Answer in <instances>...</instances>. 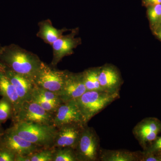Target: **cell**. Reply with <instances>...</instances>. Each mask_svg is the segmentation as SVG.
Here are the masks:
<instances>
[{
    "label": "cell",
    "mask_w": 161,
    "mask_h": 161,
    "mask_svg": "<svg viewBox=\"0 0 161 161\" xmlns=\"http://www.w3.org/2000/svg\"><path fill=\"white\" fill-rule=\"evenodd\" d=\"M0 146L5 147L17 156H28L36 152L42 147L26 140L15 132L12 127L4 132Z\"/></svg>",
    "instance_id": "cell-7"
},
{
    "label": "cell",
    "mask_w": 161,
    "mask_h": 161,
    "mask_svg": "<svg viewBox=\"0 0 161 161\" xmlns=\"http://www.w3.org/2000/svg\"><path fill=\"white\" fill-rule=\"evenodd\" d=\"M98 80L103 91L111 93H119L124 80L119 69L111 64L99 66Z\"/></svg>",
    "instance_id": "cell-13"
},
{
    "label": "cell",
    "mask_w": 161,
    "mask_h": 161,
    "mask_svg": "<svg viewBox=\"0 0 161 161\" xmlns=\"http://www.w3.org/2000/svg\"><path fill=\"white\" fill-rule=\"evenodd\" d=\"M33 97L42 98L58 105H60V104L63 103L60 100V97L58 94L48 90L36 86L33 92L32 98Z\"/></svg>",
    "instance_id": "cell-21"
},
{
    "label": "cell",
    "mask_w": 161,
    "mask_h": 161,
    "mask_svg": "<svg viewBox=\"0 0 161 161\" xmlns=\"http://www.w3.org/2000/svg\"><path fill=\"white\" fill-rule=\"evenodd\" d=\"M15 132L26 140L43 148H52L57 127L53 125L17 122L12 127Z\"/></svg>",
    "instance_id": "cell-2"
},
{
    "label": "cell",
    "mask_w": 161,
    "mask_h": 161,
    "mask_svg": "<svg viewBox=\"0 0 161 161\" xmlns=\"http://www.w3.org/2000/svg\"><path fill=\"white\" fill-rule=\"evenodd\" d=\"M146 151L157 154L161 152V133L148 147Z\"/></svg>",
    "instance_id": "cell-27"
},
{
    "label": "cell",
    "mask_w": 161,
    "mask_h": 161,
    "mask_svg": "<svg viewBox=\"0 0 161 161\" xmlns=\"http://www.w3.org/2000/svg\"><path fill=\"white\" fill-rule=\"evenodd\" d=\"M31 100H33L35 102L39 104L40 106L42 107L44 109L52 113H55L58 110V107L59 106L58 105L38 97H32Z\"/></svg>",
    "instance_id": "cell-24"
},
{
    "label": "cell",
    "mask_w": 161,
    "mask_h": 161,
    "mask_svg": "<svg viewBox=\"0 0 161 161\" xmlns=\"http://www.w3.org/2000/svg\"><path fill=\"white\" fill-rule=\"evenodd\" d=\"M53 161H78L76 151L70 147L54 149Z\"/></svg>",
    "instance_id": "cell-20"
},
{
    "label": "cell",
    "mask_w": 161,
    "mask_h": 161,
    "mask_svg": "<svg viewBox=\"0 0 161 161\" xmlns=\"http://www.w3.org/2000/svg\"><path fill=\"white\" fill-rule=\"evenodd\" d=\"M86 125L69 124L57 127V133L52 148L70 147L75 150L80 134Z\"/></svg>",
    "instance_id": "cell-12"
},
{
    "label": "cell",
    "mask_w": 161,
    "mask_h": 161,
    "mask_svg": "<svg viewBox=\"0 0 161 161\" xmlns=\"http://www.w3.org/2000/svg\"><path fill=\"white\" fill-rule=\"evenodd\" d=\"M119 98V93L111 94L103 91H86L76 103L88 123L94 116Z\"/></svg>",
    "instance_id": "cell-3"
},
{
    "label": "cell",
    "mask_w": 161,
    "mask_h": 161,
    "mask_svg": "<svg viewBox=\"0 0 161 161\" xmlns=\"http://www.w3.org/2000/svg\"><path fill=\"white\" fill-rule=\"evenodd\" d=\"M79 28L71 30L70 33L62 35L52 44L53 58L51 65L56 67L64 57L74 53V49L81 43L80 38L76 37Z\"/></svg>",
    "instance_id": "cell-9"
},
{
    "label": "cell",
    "mask_w": 161,
    "mask_h": 161,
    "mask_svg": "<svg viewBox=\"0 0 161 161\" xmlns=\"http://www.w3.org/2000/svg\"><path fill=\"white\" fill-rule=\"evenodd\" d=\"M152 33L161 42V26H159Z\"/></svg>",
    "instance_id": "cell-29"
},
{
    "label": "cell",
    "mask_w": 161,
    "mask_h": 161,
    "mask_svg": "<svg viewBox=\"0 0 161 161\" xmlns=\"http://www.w3.org/2000/svg\"><path fill=\"white\" fill-rule=\"evenodd\" d=\"M54 114L44 109L39 104L31 100L22 104L13 120L14 123L24 122L54 125Z\"/></svg>",
    "instance_id": "cell-6"
},
{
    "label": "cell",
    "mask_w": 161,
    "mask_h": 161,
    "mask_svg": "<svg viewBox=\"0 0 161 161\" xmlns=\"http://www.w3.org/2000/svg\"><path fill=\"white\" fill-rule=\"evenodd\" d=\"M0 95L6 98L11 103L13 108L12 119L19 112L22 103L15 88L9 78L0 69Z\"/></svg>",
    "instance_id": "cell-15"
},
{
    "label": "cell",
    "mask_w": 161,
    "mask_h": 161,
    "mask_svg": "<svg viewBox=\"0 0 161 161\" xmlns=\"http://www.w3.org/2000/svg\"><path fill=\"white\" fill-rule=\"evenodd\" d=\"M42 61L34 78L36 86L59 95L68 70H60Z\"/></svg>",
    "instance_id": "cell-5"
},
{
    "label": "cell",
    "mask_w": 161,
    "mask_h": 161,
    "mask_svg": "<svg viewBox=\"0 0 161 161\" xmlns=\"http://www.w3.org/2000/svg\"><path fill=\"white\" fill-rule=\"evenodd\" d=\"M54 149L43 148L30 155L31 161H53Z\"/></svg>",
    "instance_id": "cell-23"
},
{
    "label": "cell",
    "mask_w": 161,
    "mask_h": 161,
    "mask_svg": "<svg viewBox=\"0 0 161 161\" xmlns=\"http://www.w3.org/2000/svg\"><path fill=\"white\" fill-rule=\"evenodd\" d=\"M86 91L82 72L75 73L68 71L62 89L58 95L62 102H66L76 100Z\"/></svg>",
    "instance_id": "cell-11"
},
{
    "label": "cell",
    "mask_w": 161,
    "mask_h": 161,
    "mask_svg": "<svg viewBox=\"0 0 161 161\" xmlns=\"http://www.w3.org/2000/svg\"><path fill=\"white\" fill-rule=\"evenodd\" d=\"M16 155L5 147L0 146V161H15Z\"/></svg>",
    "instance_id": "cell-26"
},
{
    "label": "cell",
    "mask_w": 161,
    "mask_h": 161,
    "mask_svg": "<svg viewBox=\"0 0 161 161\" xmlns=\"http://www.w3.org/2000/svg\"><path fill=\"white\" fill-rule=\"evenodd\" d=\"M69 124L87 125L75 100L62 103L54 114L53 125L58 127Z\"/></svg>",
    "instance_id": "cell-10"
},
{
    "label": "cell",
    "mask_w": 161,
    "mask_h": 161,
    "mask_svg": "<svg viewBox=\"0 0 161 161\" xmlns=\"http://www.w3.org/2000/svg\"><path fill=\"white\" fill-rule=\"evenodd\" d=\"M1 124L0 123V142H1L2 137H3V134H4V132H5V131H3V128L1 126Z\"/></svg>",
    "instance_id": "cell-30"
},
{
    "label": "cell",
    "mask_w": 161,
    "mask_h": 161,
    "mask_svg": "<svg viewBox=\"0 0 161 161\" xmlns=\"http://www.w3.org/2000/svg\"><path fill=\"white\" fill-rule=\"evenodd\" d=\"M99 161H139L137 151L124 150H109L100 148Z\"/></svg>",
    "instance_id": "cell-17"
},
{
    "label": "cell",
    "mask_w": 161,
    "mask_h": 161,
    "mask_svg": "<svg viewBox=\"0 0 161 161\" xmlns=\"http://www.w3.org/2000/svg\"><path fill=\"white\" fill-rule=\"evenodd\" d=\"M38 26L39 29L37 36L42 39L45 43L51 45L61 37L64 33L71 30L65 27L61 29L55 28L49 19L39 22Z\"/></svg>",
    "instance_id": "cell-16"
},
{
    "label": "cell",
    "mask_w": 161,
    "mask_h": 161,
    "mask_svg": "<svg viewBox=\"0 0 161 161\" xmlns=\"http://www.w3.org/2000/svg\"><path fill=\"white\" fill-rule=\"evenodd\" d=\"M99 66L90 68L82 72L84 82L87 91H103L98 80Z\"/></svg>",
    "instance_id": "cell-18"
},
{
    "label": "cell",
    "mask_w": 161,
    "mask_h": 161,
    "mask_svg": "<svg viewBox=\"0 0 161 161\" xmlns=\"http://www.w3.org/2000/svg\"><path fill=\"white\" fill-rule=\"evenodd\" d=\"M143 6H147L161 4V0H142Z\"/></svg>",
    "instance_id": "cell-28"
},
{
    "label": "cell",
    "mask_w": 161,
    "mask_h": 161,
    "mask_svg": "<svg viewBox=\"0 0 161 161\" xmlns=\"http://www.w3.org/2000/svg\"><path fill=\"white\" fill-rule=\"evenodd\" d=\"M158 155V157L160 159L161 161V152L160 153H157Z\"/></svg>",
    "instance_id": "cell-31"
},
{
    "label": "cell",
    "mask_w": 161,
    "mask_h": 161,
    "mask_svg": "<svg viewBox=\"0 0 161 161\" xmlns=\"http://www.w3.org/2000/svg\"><path fill=\"white\" fill-rule=\"evenodd\" d=\"M161 26V19L160 23L159 26ZM159 26H158V27H159Z\"/></svg>",
    "instance_id": "cell-32"
},
{
    "label": "cell",
    "mask_w": 161,
    "mask_h": 161,
    "mask_svg": "<svg viewBox=\"0 0 161 161\" xmlns=\"http://www.w3.org/2000/svg\"><path fill=\"white\" fill-rule=\"evenodd\" d=\"M42 61L36 54L16 44L0 48V63L11 70L34 80Z\"/></svg>",
    "instance_id": "cell-1"
},
{
    "label": "cell",
    "mask_w": 161,
    "mask_h": 161,
    "mask_svg": "<svg viewBox=\"0 0 161 161\" xmlns=\"http://www.w3.org/2000/svg\"><path fill=\"white\" fill-rule=\"evenodd\" d=\"M132 133L143 150H146L161 133V121L154 117L141 120L134 127Z\"/></svg>",
    "instance_id": "cell-8"
},
{
    "label": "cell",
    "mask_w": 161,
    "mask_h": 161,
    "mask_svg": "<svg viewBox=\"0 0 161 161\" xmlns=\"http://www.w3.org/2000/svg\"><path fill=\"white\" fill-rule=\"evenodd\" d=\"M1 45H0V48H1Z\"/></svg>",
    "instance_id": "cell-33"
},
{
    "label": "cell",
    "mask_w": 161,
    "mask_h": 161,
    "mask_svg": "<svg viewBox=\"0 0 161 161\" xmlns=\"http://www.w3.org/2000/svg\"><path fill=\"white\" fill-rule=\"evenodd\" d=\"M0 69L13 85L22 104L24 102L31 100L36 86L34 80L11 70L1 63Z\"/></svg>",
    "instance_id": "cell-14"
},
{
    "label": "cell",
    "mask_w": 161,
    "mask_h": 161,
    "mask_svg": "<svg viewBox=\"0 0 161 161\" xmlns=\"http://www.w3.org/2000/svg\"><path fill=\"white\" fill-rule=\"evenodd\" d=\"M13 108L11 103L3 97L0 99V123H5L10 118H12Z\"/></svg>",
    "instance_id": "cell-22"
},
{
    "label": "cell",
    "mask_w": 161,
    "mask_h": 161,
    "mask_svg": "<svg viewBox=\"0 0 161 161\" xmlns=\"http://www.w3.org/2000/svg\"><path fill=\"white\" fill-rule=\"evenodd\" d=\"M137 153L139 161H161L157 154L146 150L137 151Z\"/></svg>",
    "instance_id": "cell-25"
},
{
    "label": "cell",
    "mask_w": 161,
    "mask_h": 161,
    "mask_svg": "<svg viewBox=\"0 0 161 161\" xmlns=\"http://www.w3.org/2000/svg\"><path fill=\"white\" fill-rule=\"evenodd\" d=\"M147 14L152 32L159 26L161 19V4L147 6Z\"/></svg>",
    "instance_id": "cell-19"
},
{
    "label": "cell",
    "mask_w": 161,
    "mask_h": 161,
    "mask_svg": "<svg viewBox=\"0 0 161 161\" xmlns=\"http://www.w3.org/2000/svg\"><path fill=\"white\" fill-rule=\"evenodd\" d=\"M75 150L78 161H99L100 139L94 128L85 126Z\"/></svg>",
    "instance_id": "cell-4"
}]
</instances>
